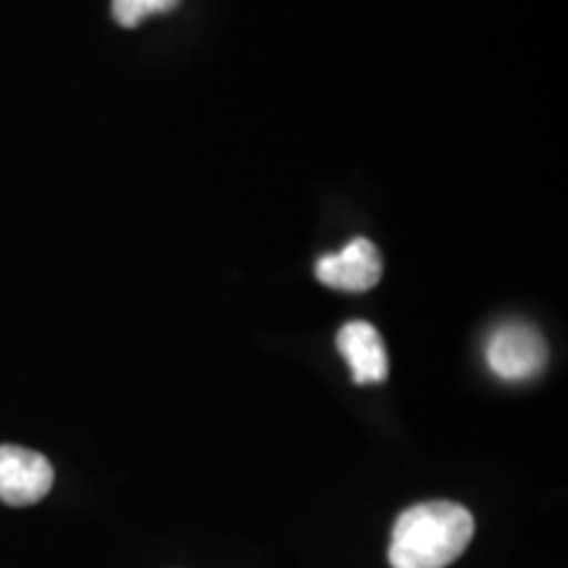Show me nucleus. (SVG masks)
I'll list each match as a JSON object with an SVG mask.
<instances>
[{"instance_id": "1", "label": "nucleus", "mask_w": 568, "mask_h": 568, "mask_svg": "<svg viewBox=\"0 0 568 568\" xmlns=\"http://www.w3.org/2000/svg\"><path fill=\"white\" fill-rule=\"evenodd\" d=\"M477 524L453 500L416 503L397 516L387 560L393 568H445L464 556Z\"/></svg>"}, {"instance_id": "2", "label": "nucleus", "mask_w": 568, "mask_h": 568, "mask_svg": "<svg viewBox=\"0 0 568 568\" xmlns=\"http://www.w3.org/2000/svg\"><path fill=\"white\" fill-rule=\"evenodd\" d=\"M485 358L489 372L497 379L521 385L542 374L548 364V345L535 326L527 322H506L489 332L485 345Z\"/></svg>"}, {"instance_id": "3", "label": "nucleus", "mask_w": 568, "mask_h": 568, "mask_svg": "<svg viewBox=\"0 0 568 568\" xmlns=\"http://www.w3.org/2000/svg\"><path fill=\"white\" fill-rule=\"evenodd\" d=\"M53 466L42 453L0 445V500L6 506H34L53 489Z\"/></svg>"}, {"instance_id": "4", "label": "nucleus", "mask_w": 568, "mask_h": 568, "mask_svg": "<svg viewBox=\"0 0 568 568\" xmlns=\"http://www.w3.org/2000/svg\"><path fill=\"white\" fill-rule=\"evenodd\" d=\"M318 282L345 293H366L382 280V258L372 240L355 237L339 253L322 255L316 264Z\"/></svg>"}, {"instance_id": "5", "label": "nucleus", "mask_w": 568, "mask_h": 568, "mask_svg": "<svg viewBox=\"0 0 568 568\" xmlns=\"http://www.w3.org/2000/svg\"><path fill=\"white\" fill-rule=\"evenodd\" d=\"M337 351L351 366L355 385H379L389 374L387 347L376 326L368 322H347L337 332Z\"/></svg>"}, {"instance_id": "6", "label": "nucleus", "mask_w": 568, "mask_h": 568, "mask_svg": "<svg viewBox=\"0 0 568 568\" xmlns=\"http://www.w3.org/2000/svg\"><path fill=\"white\" fill-rule=\"evenodd\" d=\"M176 6H180V0H113L111 11L119 24L132 30V27L142 24L153 13H166L176 9Z\"/></svg>"}]
</instances>
